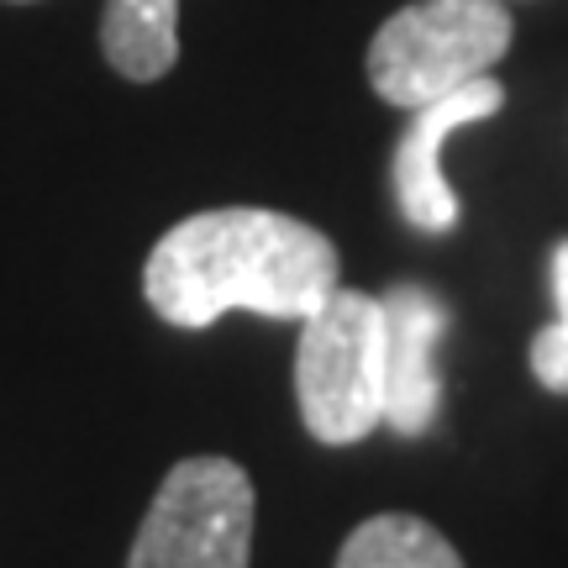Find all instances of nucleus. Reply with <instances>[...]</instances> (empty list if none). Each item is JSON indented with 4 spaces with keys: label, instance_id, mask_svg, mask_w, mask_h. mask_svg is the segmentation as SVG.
I'll use <instances>...</instances> for the list:
<instances>
[{
    "label": "nucleus",
    "instance_id": "f03ea898",
    "mask_svg": "<svg viewBox=\"0 0 568 568\" xmlns=\"http://www.w3.org/2000/svg\"><path fill=\"white\" fill-rule=\"evenodd\" d=\"M516 17L506 0H410L368 42V84L395 111L443 101L485 80L510 53Z\"/></svg>",
    "mask_w": 568,
    "mask_h": 568
},
{
    "label": "nucleus",
    "instance_id": "1a4fd4ad",
    "mask_svg": "<svg viewBox=\"0 0 568 568\" xmlns=\"http://www.w3.org/2000/svg\"><path fill=\"white\" fill-rule=\"evenodd\" d=\"M552 305L558 316L531 337V374L542 389L568 395V237L552 247Z\"/></svg>",
    "mask_w": 568,
    "mask_h": 568
},
{
    "label": "nucleus",
    "instance_id": "0eeeda50",
    "mask_svg": "<svg viewBox=\"0 0 568 568\" xmlns=\"http://www.w3.org/2000/svg\"><path fill=\"white\" fill-rule=\"evenodd\" d=\"M105 63L132 84H153L180 63V0H105Z\"/></svg>",
    "mask_w": 568,
    "mask_h": 568
},
{
    "label": "nucleus",
    "instance_id": "423d86ee",
    "mask_svg": "<svg viewBox=\"0 0 568 568\" xmlns=\"http://www.w3.org/2000/svg\"><path fill=\"white\" fill-rule=\"evenodd\" d=\"M385 426L422 437L443 410V353L447 305L426 284H389L385 295Z\"/></svg>",
    "mask_w": 568,
    "mask_h": 568
},
{
    "label": "nucleus",
    "instance_id": "20e7f679",
    "mask_svg": "<svg viewBox=\"0 0 568 568\" xmlns=\"http://www.w3.org/2000/svg\"><path fill=\"white\" fill-rule=\"evenodd\" d=\"M253 479L232 458H184L163 474L126 568H247Z\"/></svg>",
    "mask_w": 568,
    "mask_h": 568
},
{
    "label": "nucleus",
    "instance_id": "6e6552de",
    "mask_svg": "<svg viewBox=\"0 0 568 568\" xmlns=\"http://www.w3.org/2000/svg\"><path fill=\"white\" fill-rule=\"evenodd\" d=\"M337 568H464V558L432 521L406 516V510H385V516H368L347 537Z\"/></svg>",
    "mask_w": 568,
    "mask_h": 568
},
{
    "label": "nucleus",
    "instance_id": "9d476101",
    "mask_svg": "<svg viewBox=\"0 0 568 568\" xmlns=\"http://www.w3.org/2000/svg\"><path fill=\"white\" fill-rule=\"evenodd\" d=\"M11 6H38V0H11Z\"/></svg>",
    "mask_w": 568,
    "mask_h": 568
},
{
    "label": "nucleus",
    "instance_id": "7ed1b4c3",
    "mask_svg": "<svg viewBox=\"0 0 568 568\" xmlns=\"http://www.w3.org/2000/svg\"><path fill=\"white\" fill-rule=\"evenodd\" d=\"M295 400L305 432L326 447L364 443L385 426V301L364 290H332V301L301 322Z\"/></svg>",
    "mask_w": 568,
    "mask_h": 568
},
{
    "label": "nucleus",
    "instance_id": "39448f33",
    "mask_svg": "<svg viewBox=\"0 0 568 568\" xmlns=\"http://www.w3.org/2000/svg\"><path fill=\"white\" fill-rule=\"evenodd\" d=\"M500 105H506V84H495L485 74V80L464 84L443 101L406 111L410 126L395 142V201H400L416 232H453L458 226V195L443 174V148L453 132L489 122Z\"/></svg>",
    "mask_w": 568,
    "mask_h": 568
},
{
    "label": "nucleus",
    "instance_id": "f257e3e1",
    "mask_svg": "<svg viewBox=\"0 0 568 568\" xmlns=\"http://www.w3.org/2000/svg\"><path fill=\"white\" fill-rule=\"evenodd\" d=\"M343 284V258L326 232L268 205H216L169 226L148 264L142 295L169 326L205 332L226 311L268 322L316 316Z\"/></svg>",
    "mask_w": 568,
    "mask_h": 568
}]
</instances>
